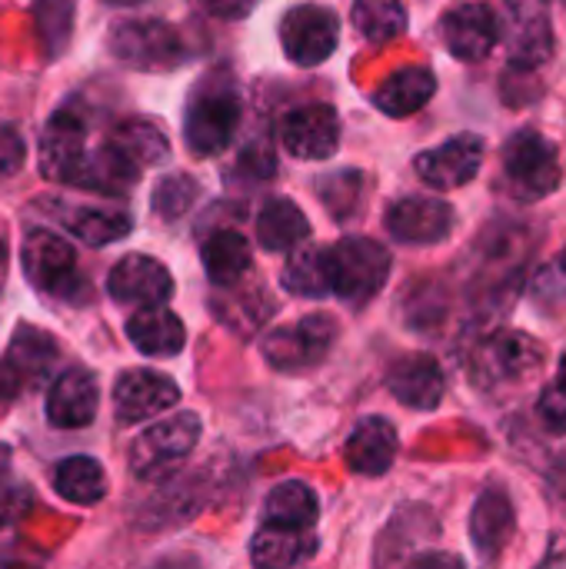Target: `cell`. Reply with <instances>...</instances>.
I'll use <instances>...</instances> for the list:
<instances>
[{"mask_svg":"<svg viewBox=\"0 0 566 569\" xmlns=\"http://www.w3.org/2000/svg\"><path fill=\"white\" fill-rule=\"evenodd\" d=\"M327 257H330L334 293L350 307L370 303L390 277V250L370 237H347L334 243Z\"/></svg>","mask_w":566,"mask_h":569,"instance_id":"1","label":"cell"},{"mask_svg":"<svg viewBox=\"0 0 566 569\" xmlns=\"http://www.w3.org/2000/svg\"><path fill=\"white\" fill-rule=\"evenodd\" d=\"M504 173L520 200L550 197L560 187V153L557 143L537 130H520L504 147Z\"/></svg>","mask_w":566,"mask_h":569,"instance_id":"2","label":"cell"},{"mask_svg":"<svg viewBox=\"0 0 566 569\" xmlns=\"http://www.w3.org/2000/svg\"><path fill=\"white\" fill-rule=\"evenodd\" d=\"M197 440H200V417L190 410L170 413L137 437L130 450V470L140 480H157L177 463H183L193 453Z\"/></svg>","mask_w":566,"mask_h":569,"instance_id":"3","label":"cell"},{"mask_svg":"<svg viewBox=\"0 0 566 569\" xmlns=\"http://www.w3.org/2000/svg\"><path fill=\"white\" fill-rule=\"evenodd\" d=\"M110 53L133 70H173L187 60L180 33L163 20H120L110 30Z\"/></svg>","mask_w":566,"mask_h":569,"instance_id":"4","label":"cell"},{"mask_svg":"<svg viewBox=\"0 0 566 569\" xmlns=\"http://www.w3.org/2000/svg\"><path fill=\"white\" fill-rule=\"evenodd\" d=\"M337 340V320L327 313H310L297 323L270 330L264 340V357L274 370L297 373L317 367Z\"/></svg>","mask_w":566,"mask_h":569,"instance_id":"5","label":"cell"},{"mask_svg":"<svg viewBox=\"0 0 566 569\" xmlns=\"http://www.w3.org/2000/svg\"><path fill=\"white\" fill-rule=\"evenodd\" d=\"M23 270L27 280L50 293L73 300L80 297V273H77V253L70 250L67 240H60L50 230H30L23 240Z\"/></svg>","mask_w":566,"mask_h":569,"instance_id":"6","label":"cell"},{"mask_svg":"<svg viewBox=\"0 0 566 569\" xmlns=\"http://www.w3.org/2000/svg\"><path fill=\"white\" fill-rule=\"evenodd\" d=\"M337 37H340V20L334 10H327L320 3H300L294 10H287V17L280 20L284 53L297 67L324 63L337 50Z\"/></svg>","mask_w":566,"mask_h":569,"instance_id":"7","label":"cell"},{"mask_svg":"<svg viewBox=\"0 0 566 569\" xmlns=\"http://www.w3.org/2000/svg\"><path fill=\"white\" fill-rule=\"evenodd\" d=\"M504 40L510 63L540 67L554 53V23L547 0H507L504 7Z\"/></svg>","mask_w":566,"mask_h":569,"instance_id":"8","label":"cell"},{"mask_svg":"<svg viewBox=\"0 0 566 569\" xmlns=\"http://www.w3.org/2000/svg\"><path fill=\"white\" fill-rule=\"evenodd\" d=\"M240 123V100L234 90H203L190 110H187V123H183V137L187 147L197 157H214L217 150H224Z\"/></svg>","mask_w":566,"mask_h":569,"instance_id":"9","label":"cell"},{"mask_svg":"<svg viewBox=\"0 0 566 569\" xmlns=\"http://www.w3.org/2000/svg\"><path fill=\"white\" fill-rule=\"evenodd\" d=\"M417 177L434 190H457L484 167V140L477 133H457L434 150L417 153Z\"/></svg>","mask_w":566,"mask_h":569,"instance_id":"10","label":"cell"},{"mask_svg":"<svg viewBox=\"0 0 566 569\" xmlns=\"http://www.w3.org/2000/svg\"><path fill=\"white\" fill-rule=\"evenodd\" d=\"M387 230L400 243H440L454 230V207L440 197H404L387 210Z\"/></svg>","mask_w":566,"mask_h":569,"instance_id":"11","label":"cell"},{"mask_svg":"<svg viewBox=\"0 0 566 569\" xmlns=\"http://www.w3.org/2000/svg\"><path fill=\"white\" fill-rule=\"evenodd\" d=\"M180 387L157 370H127L113 383V410L120 423H140L177 407Z\"/></svg>","mask_w":566,"mask_h":569,"instance_id":"12","label":"cell"},{"mask_svg":"<svg viewBox=\"0 0 566 569\" xmlns=\"http://www.w3.org/2000/svg\"><path fill=\"white\" fill-rule=\"evenodd\" d=\"M440 33H444L447 50L457 60L477 63V60L490 57V50L497 47L500 23L487 3H460L440 20Z\"/></svg>","mask_w":566,"mask_h":569,"instance_id":"13","label":"cell"},{"mask_svg":"<svg viewBox=\"0 0 566 569\" xmlns=\"http://www.w3.org/2000/svg\"><path fill=\"white\" fill-rule=\"evenodd\" d=\"M540 347L534 337L527 333H514L504 330L497 337H490L480 350H477V377L484 383H514V380H527L537 367H540Z\"/></svg>","mask_w":566,"mask_h":569,"instance_id":"14","label":"cell"},{"mask_svg":"<svg viewBox=\"0 0 566 569\" xmlns=\"http://www.w3.org/2000/svg\"><path fill=\"white\" fill-rule=\"evenodd\" d=\"M340 120L327 103H307L284 120V147L300 160H327L337 153Z\"/></svg>","mask_w":566,"mask_h":569,"instance_id":"15","label":"cell"},{"mask_svg":"<svg viewBox=\"0 0 566 569\" xmlns=\"http://www.w3.org/2000/svg\"><path fill=\"white\" fill-rule=\"evenodd\" d=\"M107 293L120 303H140V307H157L167 303L173 293V280L163 263L143 253L123 257L110 277H107Z\"/></svg>","mask_w":566,"mask_h":569,"instance_id":"16","label":"cell"},{"mask_svg":"<svg viewBox=\"0 0 566 569\" xmlns=\"http://www.w3.org/2000/svg\"><path fill=\"white\" fill-rule=\"evenodd\" d=\"M87 123L80 113L73 110H60L53 113V120L47 123L43 137H40V153H37V163H40V173L47 180H57V183H67L80 163V157L87 153Z\"/></svg>","mask_w":566,"mask_h":569,"instance_id":"17","label":"cell"},{"mask_svg":"<svg viewBox=\"0 0 566 569\" xmlns=\"http://www.w3.org/2000/svg\"><path fill=\"white\" fill-rule=\"evenodd\" d=\"M100 407V387L90 370H67L50 383L47 393V420L60 430H80L93 423Z\"/></svg>","mask_w":566,"mask_h":569,"instance_id":"18","label":"cell"},{"mask_svg":"<svg viewBox=\"0 0 566 569\" xmlns=\"http://www.w3.org/2000/svg\"><path fill=\"white\" fill-rule=\"evenodd\" d=\"M387 387L410 410H437V403L444 400V370L434 357L410 353L390 367Z\"/></svg>","mask_w":566,"mask_h":569,"instance_id":"19","label":"cell"},{"mask_svg":"<svg viewBox=\"0 0 566 569\" xmlns=\"http://www.w3.org/2000/svg\"><path fill=\"white\" fill-rule=\"evenodd\" d=\"M344 460L354 473L360 477H384L394 460H397V430L390 420L384 417H364L347 447H344Z\"/></svg>","mask_w":566,"mask_h":569,"instance_id":"20","label":"cell"},{"mask_svg":"<svg viewBox=\"0 0 566 569\" xmlns=\"http://www.w3.org/2000/svg\"><path fill=\"white\" fill-rule=\"evenodd\" d=\"M514 537V503L500 487L480 493L470 513V540L484 560H497Z\"/></svg>","mask_w":566,"mask_h":569,"instance_id":"21","label":"cell"},{"mask_svg":"<svg viewBox=\"0 0 566 569\" xmlns=\"http://www.w3.org/2000/svg\"><path fill=\"white\" fill-rule=\"evenodd\" d=\"M127 337L143 357H177L187 343L180 317L170 313L163 303L137 310V317H130L127 323Z\"/></svg>","mask_w":566,"mask_h":569,"instance_id":"22","label":"cell"},{"mask_svg":"<svg viewBox=\"0 0 566 569\" xmlns=\"http://www.w3.org/2000/svg\"><path fill=\"white\" fill-rule=\"evenodd\" d=\"M314 557H317V537L307 530H297V527L267 523L250 543V560L264 569L300 567Z\"/></svg>","mask_w":566,"mask_h":569,"instance_id":"23","label":"cell"},{"mask_svg":"<svg viewBox=\"0 0 566 569\" xmlns=\"http://www.w3.org/2000/svg\"><path fill=\"white\" fill-rule=\"evenodd\" d=\"M120 160H127L133 170H147V167H157L167 160L170 153V143L163 137V130L150 120H140V117H130V120H120L110 133H107V143Z\"/></svg>","mask_w":566,"mask_h":569,"instance_id":"24","label":"cell"},{"mask_svg":"<svg viewBox=\"0 0 566 569\" xmlns=\"http://www.w3.org/2000/svg\"><path fill=\"white\" fill-rule=\"evenodd\" d=\"M137 180H140V170H133L127 160H120L110 147H100V150L80 157V163L67 183L103 193V197H123V193H130V187Z\"/></svg>","mask_w":566,"mask_h":569,"instance_id":"25","label":"cell"},{"mask_svg":"<svg viewBox=\"0 0 566 569\" xmlns=\"http://www.w3.org/2000/svg\"><path fill=\"white\" fill-rule=\"evenodd\" d=\"M437 90V77L427 67H404L397 70L390 80L380 83V90L374 93V103L387 113V117H410L417 113Z\"/></svg>","mask_w":566,"mask_h":569,"instance_id":"26","label":"cell"},{"mask_svg":"<svg viewBox=\"0 0 566 569\" xmlns=\"http://www.w3.org/2000/svg\"><path fill=\"white\" fill-rule=\"evenodd\" d=\"M310 237V223L304 217V210L284 197H274L264 203L260 217H257V240L264 250L270 253H287L297 243H304Z\"/></svg>","mask_w":566,"mask_h":569,"instance_id":"27","label":"cell"},{"mask_svg":"<svg viewBox=\"0 0 566 569\" xmlns=\"http://www.w3.org/2000/svg\"><path fill=\"white\" fill-rule=\"evenodd\" d=\"M17 383H37L47 380L57 363V343L40 327H20L10 340V350L3 357Z\"/></svg>","mask_w":566,"mask_h":569,"instance_id":"28","label":"cell"},{"mask_svg":"<svg viewBox=\"0 0 566 569\" xmlns=\"http://www.w3.org/2000/svg\"><path fill=\"white\" fill-rule=\"evenodd\" d=\"M264 517L274 527H297V530H310L320 517V503L317 493L300 483V480H287L280 487L270 490V497L264 500Z\"/></svg>","mask_w":566,"mask_h":569,"instance_id":"29","label":"cell"},{"mask_svg":"<svg viewBox=\"0 0 566 569\" xmlns=\"http://www.w3.org/2000/svg\"><path fill=\"white\" fill-rule=\"evenodd\" d=\"M203 270L214 283L234 287L247 270H250V243L237 230H217L203 243Z\"/></svg>","mask_w":566,"mask_h":569,"instance_id":"30","label":"cell"},{"mask_svg":"<svg viewBox=\"0 0 566 569\" xmlns=\"http://www.w3.org/2000/svg\"><path fill=\"white\" fill-rule=\"evenodd\" d=\"M63 223L87 247L117 243V240H123L133 230V220L123 210H110V207H77V210H67Z\"/></svg>","mask_w":566,"mask_h":569,"instance_id":"31","label":"cell"},{"mask_svg":"<svg viewBox=\"0 0 566 569\" xmlns=\"http://www.w3.org/2000/svg\"><path fill=\"white\" fill-rule=\"evenodd\" d=\"M53 487L67 503L77 507H93L103 500L107 493V477L100 470V463L93 457H70L57 467L53 473Z\"/></svg>","mask_w":566,"mask_h":569,"instance_id":"32","label":"cell"},{"mask_svg":"<svg viewBox=\"0 0 566 569\" xmlns=\"http://www.w3.org/2000/svg\"><path fill=\"white\" fill-rule=\"evenodd\" d=\"M284 287L297 297L307 300H320L327 293H334V280H330V257L327 250H297L287 267H284Z\"/></svg>","mask_w":566,"mask_h":569,"instance_id":"33","label":"cell"},{"mask_svg":"<svg viewBox=\"0 0 566 569\" xmlns=\"http://www.w3.org/2000/svg\"><path fill=\"white\" fill-rule=\"evenodd\" d=\"M354 23L370 43H390L407 30L404 0H354Z\"/></svg>","mask_w":566,"mask_h":569,"instance_id":"34","label":"cell"},{"mask_svg":"<svg viewBox=\"0 0 566 569\" xmlns=\"http://www.w3.org/2000/svg\"><path fill=\"white\" fill-rule=\"evenodd\" d=\"M197 193H200V187H197L193 177H187V173H170V177H163V180L157 183V190H153V213L163 217V220H180V217L193 207Z\"/></svg>","mask_w":566,"mask_h":569,"instance_id":"35","label":"cell"},{"mask_svg":"<svg viewBox=\"0 0 566 569\" xmlns=\"http://www.w3.org/2000/svg\"><path fill=\"white\" fill-rule=\"evenodd\" d=\"M37 23L47 40V50H63L73 23V0H40L37 3Z\"/></svg>","mask_w":566,"mask_h":569,"instance_id":"36","label":"cell"},{"mask_svg":"<svg viewBox=\"0 0 566 569\" xmlns=\"http://www.w3.org/2000/svg\"><path fill=\"white\" fill-rule=\"evenodd\" d=\"M540 423L554 433H566V383L557 377V383H550L537 403Z\"/></svg>","mask_w":566,"mask_h":569,"instance_id":"37","label":"cell"},{"mask_svg":"<svg viewBox=\"0 0 566 569\" xmlns=\"http://www.w3.org/2000/svg\"><path fill=\"white\" fill-rule=\"evenodd\" d=\"M27 160V143L13 127H0V177H13Z\"/></svg>","mask_w":566,"mask_h":569,"instance_id":"38","label":"cell"},{"mask_svg":"<svg viewBox=\"0 0 566 569\" xmlns=\"http://www.w3.org/2000/svg\"><path fill=\"white\" fill-rule=\"evenodd\" d=\"M27 507H30V497H27L23 487H0V533L10 523H17Z\"/></svg>","mask_w":566,"mask_h":569,"instance_id":"39","label":"cell"},{"mask_svg":"<svg viewBox=\"0 0 566 569\" xmlns=\"http://www.w3.org/2000/svg\"><path fill=\"white\" fill-rule=\"evenodd\" d=\"M250 7H254V0H207V10L217 13V17H227V20L244 17Z\"/></svg>","mask_w":566,"mask_h":569,"instance_id":"40","label":"cell"},{"mask_svg":"<svg viewBox=\"0 0 566 569\" xmlns=\"http://www.w3.org/2000/svg\"><path fill=\"white\" fill-rule=\"evenodd\" d=\"M550 500L560 507V510H566V457L554 467V473H550Z\"/></svg>","mask_w":566,"mask_h":569,"instance_id":"41","label":"cell"},{"mask_svg":"<svg viewBox=\"0 0 566 569\" xmlns=\"http://www.w3.org/2000/svg\"><path fill=\"white\" fill-rule=\"evenodd\" d=\"M7 463H10V450H7V447L0 443V473L7 470Z\"/></svg>","mask_w":566,"mask_h":569,"instance_id":"42","label":"cell"},{"mask_svg":"<svg viewBox=\"0 0 566 569\" xmlns=\"http://www.w3.org/2000/svg\"><path fill=\"white\" fill-rule=\"evenodd\" d=\"M107 3H117V7H133V3H140V0H107Z\"/></svg>","mask_w":566,"mask_h":569,"instance_id":"43","label":"cell"},{"mask_svg":"<svg viewBox=\"0 0 566 569\" xmlns=\"http://www.w3.org/2000/svg\"><path fill=\"white\" fill-rule=\"evenodd\" d=\"M560 380L566 383V353H564V360H560Z\"/></svg>","mask_w":566,"mask_h":569,"instance_id":"44","label":"cell"},{"mask_svg":"<svg viewBox=\"0 0 566 569\" xmlns=\"http://www.w3.org/2000/svg\"><path fill=\"white\" fill-rule=\"evenodd\" d=\"M3 253H7V240H3V233H0V260H3Z\"/></svg>","mask_w":566,"mask_h":569,"instance_id":"45","label":"cell"},{"mask_svg":"<svg viewBox=\"0 0 566 569\" xmlns=\"http://www.w3.org/2000/svg\"><path fill=\"white\" fill-rule=\"evenodd\" d=\"M564 270H566V250H564Z\"/></svg>","mask_w":566,"mask_h":569,"instance_id":"46","label":"cell"}]
</instances>
